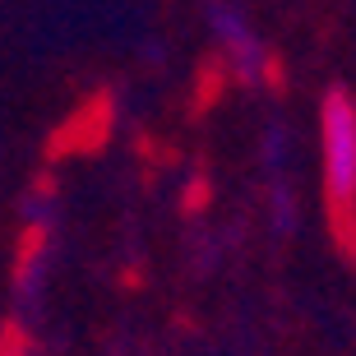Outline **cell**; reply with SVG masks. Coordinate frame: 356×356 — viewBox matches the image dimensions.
<instances>
[{
	"instance_id": "3957f363",
	"label": "cell",
	"mask_w": 356,
	"mask_h": 356,
	"mask_svg": "<svg viewBox=\"0 0 356 356\" xmlns=\"http://www.w3.org/2000/svg\"><path fill=\"white\" fill-rule=\"evenodd\" d=\"M24 218H28V222H47V218H51V199H47V195H33L24 204Z\"/></svg>"
},
{
	"instance_id": "7a4b0ae2",
	"label": "cell",
	"mask_w": 356,
	"mask_h": 356,
	"mask_svg": "<svg viewBox=\"0 0 356 356\" xmlns=\"http://www.w3.org/2000/svg\"><path fill=\"white\" fill-rule=\"evenodd\" d=\"M209 24L213 33H218V42H222V51L236 60V70L245 74V79H259L264 74V47H259V38H254V28L245 24V14L236 10V5H209Z\"/></svg>"
},
{
	"instance_id": "6da1fadb",
	"label": "cell",
	"mask_w": 356,
	"mask_h": 356,
	"mask_svg": "<svg viewBox=\"0 0 356 356\" xmlns=\"http://www.w3.org/2000/svg\"><path fill=\"white\" fill-rule=\"evenodd\" d=\"M319 139H324V185H329L333 222L343 227V241L352 245V218H356V102L343 88L324 97L319 116Z\"/></svg>"
}]
</instances>
